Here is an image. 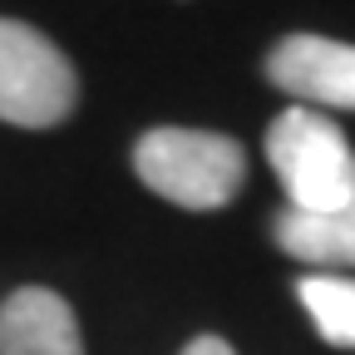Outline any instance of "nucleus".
Masks as SVG:
<instances>
[{
  "mask_svg": "<svg viewBox=\"0 0 355 355\" xmlns=\"http://www.w3.org/2000/svg\"><path fill=\"white\" fill-rule=\"evenodd\" d=\"M133 173L148 193L188 212L227 207L247 183V153L212 128H148L133 144Z\"/></svg>",
  "mask_w": 355,
  "mask_h": 355,
  "instance_id": "nucleus-1",
  "label": "nucleus"
},
{
  "mask_svg": "<svg viewBox=\"0 0 355 355\" xmlns=\"http://www.w3.org/2000/svg\"><path fill=\"white\" fill-rule=\"evenodd\" d=\"M266 163L301 212H336L355 202V148L321 109L291 104L277 114L266 128Z\"/></svg>",
  "mask_w": 355,
  "mask_h": 355,
  "instance_id": "nucleus-2",
  "label": "nucleus"
},
{
  "mask_svg": "<svg viewBox=\"0 0 355 355\" xmlns=\"http://www.w3.org/2000/svg\"><path fill=\"white\" fill-rule=\"evenodd\" d=\"M79 104V74L50 35L0 15V119L15 128H55Z\"/></svg>",
  "mask_w": 355,
  "mask_h": 355,
  "instance_id": "nucleus-3",
  "label": "nucleus"
},
{
  "mask_svg": "<svg viewBox=\"0 0 355 355\" xmlns=\"http://www.w3.org/2000/svg\"><path fill=\"white\" fill-rule=\"evenodd\" d=\"M266 74L291 99H306V109H355V44L286 35L266 60Z\"/></svg>",
  "mask_w": 355,
  "mask_h": 355,
  "instance_id": "nucleus-4",
  "label": "nucleus"
},
{
  "mask_svg": "<svg viewBox=\"0 0 355 355\" xmlns=\"http://www.w3.org/2000/svg\"><path fill=\"white\" fill-rule=\"evenodd\" d=\"M0 355H84L69 301L50 286L10 291L0 301Z\"/></svg>",
  "mask_w": 355,
  "mask_h": 355,
  "instance_id": "nucleus-5",
  "label": "nucleus"
},
{
  "mask_svg": "<svg viewBox=\"0 0 355 355\" xmlns=\"http://www.w3.org/2000/svg\"><path fill=\"white\" fill-rule=\"evenodd\" d=\"M277 247L316 272H355V202L336 212H277Z\"/></svg>",
  "mask_w": 355,
  "mask_h": 355,
  "instance_id": "nucleus-6",
  "label": "nucleus"
},
{
  "mask_svg": "<svg viewBox=\"0 0 355 355\" xmlns=\"http://www.w3.org/2000/svg\"><path fill=\"white\" fill-rule=\"evenodd\" d=\"M296 296L306 306V316L316 321L326 345L355 350V277H331V272H311L296 282Z\"/></svg>",
  "mask_w": 355,
  "mask_h": 355,
  "instance_id": "nucleus-7",
  "label": "nucleus"
},
{
  "mask_svg": "<svg viewBox=\"0 0 355 355\" xmlns=\"http://www.w3.org/2000/svg\"><path fill=\"white\" fill-rule=\"evenodd\" d=\"M183 355H237L222 336H193L188 345H183Z\"/></svg>",
  "mask_w": 355,
  "mask_h": 355,
  "instance_id": "nucleus-8",
  "label": "nucleus"
}]
</instances>
